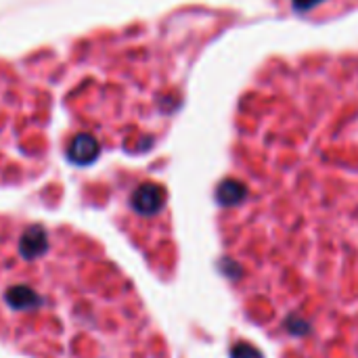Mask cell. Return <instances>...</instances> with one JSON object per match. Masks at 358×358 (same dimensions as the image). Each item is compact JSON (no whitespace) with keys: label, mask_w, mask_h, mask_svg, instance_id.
Returning a JSON list of instances; mask_svg holds the SVG:
<instances>
[{"label":"cell","mask_w":358,"mask_h":358,"mask_svg":"<svg viewBox=\"0 0 358 358\" xmlns=\"http://www.w3.org/2000/svg\"><path fill=\"white\" fill-rule=\"evenodd\" d=\"M233 358H260V352L250 348L248 344H239L233 348Z\"/></svg>","instance_id":"cell-4"},{"label":"cell","mask_w":358,"mask_h":358,"mask_svg":"<svg viewBox=\"0 0 358 358\" xmlns=\"http://www.w3.org/2000/svg\"><path fill=\"white\" fill-rule=\"evenodd\" d=\"M164 201H166V193L155 182H145L132 193V208L145 216L157 214L164 208Z\"/></svg>","instance_id":"cell-1"},{"label":"cell","mask_w":358,"mask_h":358,"mask_svg":"<svg viewBox=\"0 0 358 358\" xmlns=\"http://www.w3.org/2000/svg\"><path fill=\"white\" fill-rule=\"evenodd\" d=\"M245 197V187L237 180H224L216 189V199L222 206H237Z\"/></svg>","instance_id":"cell-3"},{"label":"cell","mask_w":358,"mask_h":358,"mask_svg":"<svg viewBox=\"0 0 358 358\" xmlns=\"http://www.w3.org/2000/svg\"><path fill=\"white\" fill-rule=\"evenodd\" d=\"M319 2H323V0H294V6H296L298 10H308V8L317 6Z\"/></svg>","instance_id":"cell-5"},{"label":"cell","mask_w":358,"mask_h":358,"mask_svg":"<svg viewBox=\"0 0 358 358\" xmlns=\"http://www.w3.org/2000/svg\"><path fill=\"white\" fill-rule=\"evenodd\" d=\"M69 159L78 166H86L92 164L99 155V143L90 136V134H78L67 151Z\"/></svg>","instance_id":"cell-2"}]
</instances>
